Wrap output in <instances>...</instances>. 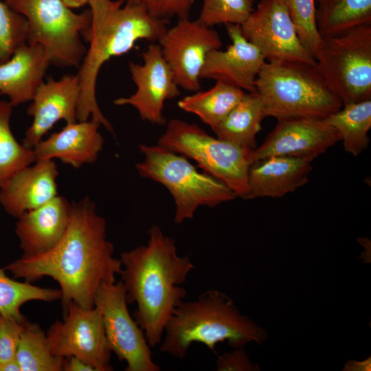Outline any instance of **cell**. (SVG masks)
<instances>
[{"label":"cell","mask_w":371,"mask_h":371,"mask_svg":"<svg viewBox=\"0 0 371 371\" xmlns=\"http://www.w3.org/2000/svg\"><path fill=\"white\" fill-rule=\"evenodd\" d=\"M14 278L28 282L49 276L61 291L63 311L71 302L94 307V298L104 282H115L122 269L106 238V223L89 196L71 202L70 221L61 240L36 256H21L4 268Z\"/></svg>","instance_id":"1"},{"label":"cell","mask_w":371,"mask_h":371,"mask_svg":"<svg viewBox=\"0 0 371 371\" xmlns=\"http://www.w3.org/2000/svg\"><path fill=\"white\" fill-rule=\"evenodd\" d=\"M146 245L122 252V282L126 301L136 304L135 321L144 333L150 347L159 345L164 328L175 308L184 300L186 291L180 286L194 265L188 256H179L175 240L160 227L148 230Z\"/></svg>","instance_id":"2"},{"label":"cell","mask_w":371,"mask_h":371,"mask_svg":"<svg viewBox=\"0 0 371 371\" xmlns=\"http://www.w3.org/2000/svg\"><path fill=\"white\" fill-rule=\"evenodd\" d=\"M89 28L85 37L89 47L79 66L80 95L77 120L91 117L113 133L96 99V82L102 66L111 58L128 53L140 40L159 41L169 21L150 15L141 6L120 0H90Z\"/></svg>","instance_id":"3"},{"label":"cell","mask_w":371,"mask_h":371,"mask_svg":"<svg viewBox=\"0 0 371 371\" xmlns=\"http://www.w3.org/2000/svg\"><path fill=\"white\" fill-rule=\"evenodd\" d=\"M265 330L242 315L232 300L218 290H208L196 300L177 306L164 328L159 350L183 359L194 342L215 351L217 343L227 341L234 348L262 342Z\"/></svg>","instance_id":"4"},{"label":"cell","mask_w":371,"mask_h":371,"mask_svg":"<svg viewBox=\"0 0 371 371\" xmlns=\"http://www.w3.org/2000/svg\"><path fill=\"white\" fill-rule=\"evenodd\" d=\"M266 117L278 120L324 119L343 106L316 65L300 61H265L256 80Z\"/></svg>","instance_id":"5"},{"label":"cell","mask_w":371,"mask_h":371,"mask_svg":"<svg viewBox=\"0 0 371 371\" xmlns=\"http://www.w3.org/2000/svg\"><path fill=\"white\" fill-rule=\"evenodd\" d=\"M144 156L135 164L139 175L164 185L176 205L174 221L191 219L201 205L214 207L234 199L236 195L224 183L206 172H200L183 155L159 145L139 146Z\"/></svg>","instance_id":"6"},{"label":"cell","mask_w":371,"mask_h":371,"mask_svg":"<svg viewBox=\"0 0 371 371\" xmlns=\"http://www.w3.org/2000/svg\"><path fill=\"white\" fill-rule=\"evenodd\" d=\"M28 24L27 43L45 49L50 65L79 67L87 52L81 36L88 30L91 13L74 12L63 0H5Z\"/></svg>","instance_id":"7"},{"label":"cell","mask_w":371,"mask_h":371,"mask_svg":"<svg viewBox=\"0 0 371 371\" xmlns=\"http://www.w3.org/2000/svg\"><path fill=\"white\" fill-rule=\"evenodd\" d=\"M158 145L194 160L204 172L216 178L236 195L247 198L252 150L214 137L195 124L170 120Z\"/></svg>","instance_id":"8"},{"label":"cell","mask_w":371,"mask_h":371,"mask_svg":"<svg viewBox=\"0 0 371 371\" xmlns=\"http://www.w3.org/2000/svg\"><path fill=\"white\" fill-rule=\"evenodd\" d=\"M316 68L343 105L371 100V24L324 36Z\"/></svg>","instance_id":"9"},{"label":"cell","mask_w":371,"mask_h":371,"mask_svg":"<svg viewBox=\"0 0 371 371\" xmlns=\"http://www.w3.org/2000/svg\"><path fill=\"white\" fill-rule=\"evenodd\" d=\"M127 304L126 290L121 280L100 285L94 306L101 312L109 347L120 361H126V371H159L144 333L131 317Z\"/></svg>","instance_id":"10"},{"label":"cell","mask_w":371,"mask_h":371,"mask_svg":"<svg viewBox=\"0 0 371 371\" xmlns=\"http://www.w3.org/2000/svg\"><path fill=\"white\" fill-rule=\"evenodd\" d=\"M63 313V321L55 322L46 333L52 352L62 358L77 357L94 371L113 370L112 351L99 308H87L71 302Z\"/></svg>","instance_id":"11"},{"label":"cell","mask_w":371,"mask_h":371,"mask_svg":"<svg viewBox=\"0 0 371 371\" xmlns=\"http://www.w3.org/2000/svg\"><path fill=\"white\" fill-rule=\"evenodd\" d=\"M158 43L179 87L196 92L201 89L200 74L207 54L222 46L216 30L189 17L179 19Z\"/></svg>","instance_id":"12"},{"label":"cell","mask_w":371,"mask_h":371,"mask_svg":"<svg viewBox=\"0 0 371 371\" xmlns=\"http://www.w3.org/2000/svg\"><path fill=\"white\" fill-rule=\"evenodd\" d=\"M244 36L267 61L292 60L316 65V60L300 41L282 0H260L240 25Z\"/></svg>","instance_id":"13"},{"label":"cell","mask_w":371,"mask_h":371,"mask_svg":"<svg viewBox=\"0 0 371 371\" xmlns=\"http://www.w3.org/2000/svg\"><path fill=\"white\" fill-rule=\"evenodd\" d=\"M142 58V64H128L132 80L137 87L135 92L128 97L119 98L113 103L117 106L131 105L137 111L142 120L162 126L166 123L163 115L164 103L179 95V87L163 57L159 43H150Z\"/></svg>","instance_id":"14"},{"label":"cell","mask_w":371,"mask_h":371,"mask_svg":"<svg viewBox=\"0 0 371 371\" xmlns=\"http://www.w3.org/2000/svg\"><path fill=\"white\" fill-rule=\"evenodd\" d=\"M338 133L324 119L278 120L262 144L252 150V163L269 156H295L313 159L340 142Z\"/></svg>","instance_id":"15"},{"label":"cell","mask_w":371,"mask_h":371,"mask_svg":"<svg viewBox=\"0 0 371 371\" xmlns=\"http://www.w3.org/2000/svg\"><path fill=\"white\" fill-rule=\"evenodd\" d=\"M79 95L77 74H65L58 80L49 77L43 81L27 110L33 121L25 131L23 145L33 149L60 120L76 122Z\"/></svg>","instance_id":"16"},{"label":"cell","mask_w":371,"mask_h":371,"mask_svg":"<svg viewBox=\"0 0 371 371\" xmlns=\"http://www.w3.org/2000/svg\"><path fill=\"white\" fill-rule=\"evenodd\" d=\"M225 25L232 44L225 50L214 49L207 54L200 78L214 79L256 93V80L266 60L244 36L240 25Z\"/></svg>","instance_id":"17"},{"label":"cell","mask_w":371,"mask_h":371,"mask_svg":"<svg viewBox=\"0 0 371 371\" xmlns=\"http://www.w3.org/2000/svg\"><path fill=\"white\" fill-rule=\"evenodd\" d=\"M71 202L57 195L44 205L25 212L17 219L15 234L22 256L32 257L54 248L68 228Z\"/></svg>","instance_id":"18"},{"label":"cell","mask_w":371,"mask_h":371,"mask_svg":"<svg viewBox=\"0 0 371 371\" xmlns=\"http://www.w3.org/2000/svg\"><path fill=\"white\" fill-rule=\"evenodd\" d=\"M58 176L53 159H37L0 188V204L8 214L18 218L58 195Z\"/></svg>","instance_id":"19"},{"label":"cell","mask_w":371,"mask_h":371,"mask_svg":"<svg viewBox=\"0 0 371 371\" xmlns=\"http://www.w3.org/2000/svg\"><path fill=\"white\" fill-rule=\"evenodd\" d=\"M100 126L92 119L67 124L34 146L36 159H58L76 169L94 163L104 142L98 131Z\"/></svg>","instance_id":"20"},{"label":"cell","mask_w":371,"mask_h":371,"mask_svg":"<svg viewBox=\"0 0 371 371\" xmlns=\"http://www.w3.org/2000/svg\"><path fill=\"white\" fill-rule=\"evenodd\" d=\"M313 159L295 156H269L253 162L248 172L246 199L280 198L308 181Z\"/></svg>","instance_id":"21"},{"label":"cell","mask_w":371,"mask_h":371,"mask_svg":"<svg viewBox=\"0 0 371 371\" xmlns=\"http://www.w3.org/2000/svg\"><path fill=\"white\" fill-rule=\"evenodd\" d=\"M49 65L41 45L22 44L0 64V95L8 96L12 107L31 101Z\"/></svg>","instance_id":"22"},{"label":"cell","mask_w":371,"mask_h":371,"mask_svg":"<svg viewBox=\"0 0 371 371\" xmlns=\"http://www.w3.org/2000/svg\"><path fill=\"white\" fill-rule=\"evenodd\" d=\"M265 117L258 93L248 92L221 122L211 128L218 138L254 150L256 148V136Z\"/></svg>","instance_id":"23"},{"label":"cell","mask_w":371,"mask_h":371,"mask_svg":"<svg viewBox=\"0 0 371 371\" xmlns=\"http://www.w3.org/2000/svg\"><path fill=\"white\" fill-rule=\"evenodd\" d=\"M245 92L232 85L216 81L211 89L186 96L178 102V106L197 115L200 120L214 127L221 122L240 102Z\"/></svg>","instance_id":"24"},{"label":"cell","mask_w":371,"mask_h":371,"mask_svg":"<svg viewBox=\"0 0 371 371\" xmlns=\"http://www.w3.org/2000/svg\"><path fill=\"white\" fill-rule=\"evenodd\" d=\"M316 21L322 37L371 24V0H316Z\"/></svg>","instance_id":"25"},{"label":"cell","mask_w":371,"mask_h":371,"mask_svg":"<svg viewBox=\"0 0 371 371\" xmlns=\"http://www.w3.org/2000/svg\"><path fill=\"white\" fill-rule=\"evenodd\" d=\"M324 120L338 133L348 153L357 157L368 146L371 100L344 104L340 110Z\"/></svg>","instance_id":"26"},{"label":"cell","mask_w":371,"mask_h":371,"mask_svg":"<svg viewBox=\"0 0 371 371\" xmlns=\"http://www.w3.org/2000/svg\"><path fill=\"white\" fill-rule=\"evenodd\" d=\"M16 359L21 371H62L65 358L54 355L47 335L40 326L24 322L18 343Z\"/></svg>","instance_id":"27"},{"label":"cell","mask_w":371,"mask_h":371,"mask_svg":"<svg viewBox=\"0 0 371 371\" xmlns=\"http://www.w3.org/2000/svg\"><path fill=\"white\" fill-rule=\"evenodd\" d=\"M12 108L9 102L0 100V188L37 160L34 150L19 143L12 133Z\"/></svg>","instance_id":"28"},{"label":"cell","mask_w":371,"mask_h":371,"mask_svg":"<svg viewBox=\"0 0 371 371\" xmlns=\"http://www.w3.org/2000/svg\"><path fill=\"white\" fill-rule=\"evenodd\" d=\"M5 269H0V314L5 317L23 320L21 307L32 300L52 302L61 298L60 289L37 286L26 281L9 278Z\"/></svg>","instance_id":"29"},{"label":"cell","mask_w":371,"mask_h":371,"mask_svg":"<svg viewBox=\"0 0 371 371\" xmlns=\"http://www.w3.org/2000/svg\"><path fill=\"white\" fill-rule=\"evenodd\" d=\"M282 1L300 41L316 59L323 42L316 21V0Z\"/></svg>","instance_id":"30"},{"label":"cell","mask_w":371,"mask_h":371,"mask_svg":"<svg viewBox=\"0 0 371 371\" xmlns=\"http://www.w3.org/2000/svg\"><path fill=\"white\" fill-rule=\"evenodd\" d=\"M256 0H203L199 20L207 26L242 25L254 10Z\"/></svg>","instance_id":"31"},{"label":"cell","mask_w":371,"mask_h":371,"mask_svg":"<svg viewBox=\"0 0 371 371\" xmlns=\"http://www.w3.org/2000/svg\"><path fill=\"white\" fill-rule=\"evenodd\" d=\"M27 34L26 19L0 0V64L7 62L18 47L27 43Z\"/></svg>","instance_id":"32"},{"label":"cell","mask_w":371,"mask_h":371,"mask_svg":"<svg viewBox=\"0 0 371 371\" xmlns=\"http://www.w3.org/2000/svg\"><path fill=\"white\" fill-rule=\"evenodd\" d=\"M123 3L139 5L153 16L168 21L172 17L188 18L194 0H120Z\"/></svg>","instance_id":"33"},{"label":"cell","mask_w":371,"mask_h":371,"mask_svg":"<svg viewBox=\"0 0 371 371\" xmlns=\"http://www.w3.org/2000/svg\"><path fill=\"white\" fill-rule=\"evenodd\" d=\"M23 320L5 317L0 314V363L16 359V352Z\"/></svg>","instance_id":"34"},{"label":"cell","mask_w":371,"mask_h":371,"mask_svg":"<svg viewBox=\"0 0 371 371\" xmlns=\"http://www.w3.org/2000/svg\"><path fill=\"white\" fill-rule=\"evenodd\" d=\"M218 371H257L259 366L250 361L243 348H237L232 352H225L216 361Z\"/></svg>","instance_id":"35"},{"label":"cell","mask_w":371,"mask_h":371,"mask_svg":"<svg viewBox=\"0 0 371 371\" xmlns=\"http://www.w3.org/2000/svg\"><path fill=\"white\" fill-rule=\"evenodd\" d=\"M63 370L65 371H94V369L83 361L75 357H69L65 358Z\"/></svg>","instance_id":"36"},{"label":"cell","mask_w":371,"mask_h":371,"mask_svg":"<svg viewBox=\"0 0 371 371\" xmlns=\"http://www.w3.org/2000/svg\"><path fill=\"white\" fill-rule=\"evenodd\" d=\"M370 357L367 359L363 361H356L354 360H350L345 365V369L344 370H352V371H368L370 370Z\"/></svg>","instance_id":"37"},{"label":"cell","mask_w":371,"mask_h":371,"mask_svg":"<svg viewBox=\"0 0 371 371\" xmlns=\"http://www.w3.org/2000/svg\"><path fill=\"white\" fill-rule=\"evenodd\" d=\"M0 371H21L16 359L0 363Z\"/></svg>","instance_id":"38"},{"label":"cell","mask_w":371,"mask_h":371,"mask_svg":"<svg viewBox=\"0 0 371 371\" xmlns=\"http://www.w3.org/2000/svg\"><path fill=\"white\" fill-rule=\"evenodd\" d=\"M65 5L71 9L78 8L89 4L90 0H63Z\"/></svg>","instance_id":"39"}]
</instances>
